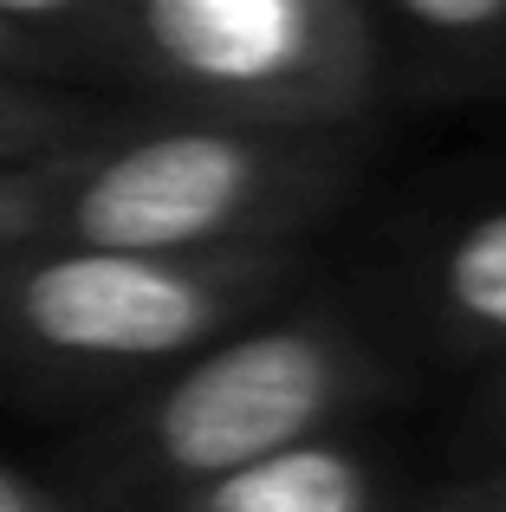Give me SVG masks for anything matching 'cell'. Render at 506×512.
Instances as JSON below:
<instances>
[{
    "mask_svg": "<svg viewBox=\"0 0 506 512\" xmlns=\"http://www.w3.org/2000/svg\"><path fill=\"white\" fill-rule=\"evenodd\" d=\"M396 396L403 370L351 312L279 299L111 396L59 454V480L104 512H143L279 448L364 428Z\"/></svg>",
    "mask_w": 506,
    "mask_h": 512,
    "instance_id": "1",
    "label": "cell"
},
{
    "mask_svg": "<svg viewBox=\"0 0 506 512\" xmlns=\"http://www.w3.org/2000/svg\"><path fill=\"white\" fill-rule=\"evenodd\" d=\"M370 150L377 117L234 124L130 104L104 137L72 150L46 240L143 253L286 247L351 201Z\"/></svg>",
    "mask_w": 506,
    "mask_h": 512,
    "instance_id": "2",
    "label": "cell"
},
{
    "mask_svg": "<svg viewBox=\"0 0 506 512\" xmlns=\"http://www.w3.org/2000/svg\"><path fill=\"white\" fill-rule=\"evenodd\" d=\"M299 279V240L234 253L39 240L0 260V389L26 402H111L292 299Z\"/></svg>",
    "mask_w": 506,
    "mask_h": 512,
    "instance_id": "3",
    "label": "cell"
},
{
    "mask_svg": "<svg viewBox=\"0 0 506 512\" xmlns=\"http://www.w3.org/2000/svg\"><path fill=\"white\" fill-rule=\"evenodd\" d=\"M104 85L176 117L364 124L383 52L364 0H111Z\"/></svg>",
    "mask_w": 506,
    "mask_h": 512,
    "instance_id": "4",
    "label": "cell"
},
{
    "mask_svg": "<svg viewBox=\"0 0 506 512\" xmlns=\"http://www.w3.org/2000/svg\"><path fill=\"white\" fill-rule=\"evenodd\" d=\"M409 493L416 487H409L396 448H383L364 422L247 461L143 512H409Z\"/></svg>",
    "mask_w": 506,
    "mask_h": 512,
    "instance_id": "5",
    "label": "cell"
},
{
    "mask_svg": "<svg viewBox=\"0 0 506 512\" xmlns=\"http://www.w3.org/2000/svg\"><path fill=\"white\" fill-rule=\"evenodd\" d=\"M383 52V98H468L506 85V0H364Z\"/></svg>",
    "mask_w": 506,
    "mask_h": 512,
    "instance_id": "6",
    "label": "cell"
},
{
    "mask_svg": "<svg viewBox=\"0 0 506 512\" xmlns=\"http://www.w3.org/2000/svg\"><path fill=\"white\" fill-rule=\"evenodd\" d=\"M422 318L468 357L506 350V201L468 214L422 260Z\"/></svg>",
    "mask_w": 506,
    "mask_h": 512,
    "instance_id": "7",
    "label": "cell"
},
{
    "mask_svg": "<svg viewBox=\"0 0 506 512\" xmlns=\"http://www.w3.org/2000/svg\"><path fill=\"white\" fill-rule=\"evenodd\" d=\"M124 117V104H104L85 85H52V78H0V163L52 156L104 137Z\"/></svg>",
    "mask_w": 506,
    "mask_h": 512,
    "instance_id": "8",
    "label": "cell"
},
{
    "mask_svg": "<svg viewBox=\"0 0 506 512\" xmlns=\"http://www.w3.org/2000/svg\"><path fill=\"white\" fill-rule=\"evenodd\" d=\"M65 169H72V150L0 163V260L52 234V201L65 188Z\"/></svg>",
    "mask_w": 506,
    "mask_h": 512,
    "instance_id": "9",
    "label": "cell"
},
{
    "mask_svg": "<svg viewBox=\"0 0 506 512\" xmlns=\"http://www.w3.org/2000/svg\"><path fill=\"white\" fill-rule=\"evenodd\" d=\"M0 20L26 26V33L65 46L85 65L91 85H104V26H111V0H0Z\"/></svg>",
    "mask_w": 506,
    "mask_h": 512,
    "instance_id": "10",
    "label": "cell"
},
{
    "mask_svg": "<svg viewBox=\"0 0 506 512\" xmlns=\"http://www.w3.org/2000/svg\"><path fill=\"white\" fill-rule=\"evenodd\" d=\"M409 512H506V454H487L481 467H468L455 480L416 487Z\"/></svg>",
    "mask_w": 506,
    "mask_h": 512,
    "instance_id": "11",
    "label": "cell"
},
{
    "mask_svg": "<svg viewBox=\"0 0 506 512\" xmlns=\"http://www.w3.org/2000/svg\"><path fill=\"white\" fill-rule=\"evenodd\" d=\"M0 78H52V85H91L85 65H78L65 46H52V39L26 33V26H13V20H0Z\"/></svg>",
    "mask_w": 506,
    "mask_h": 512,
    "instance_id": "12",
    "label": "cell"
},
{
    "mask_svg": "<svg viewBox=\"0 0 506 512\" xmlns=\"http://www.w3.org/2000/svg\"><path fill=\"white\" fill-rule=\"evenodd\" d=\"M0 512H104V506L72 493L59 474H33V467L0 461Z\"/></svg>",
    "mask_w": 506,
    "mask_h": 512,
    "instance_id": "13",
    "label": "cell"
},
{
    "mask_svg": "<svg viewBox=\"0 0 506 512\" xmlns=\"http://www.w3.org/2000/svg\"><path fill=\"white\" fill-rule=\"evenodd\" d=\"M468 441L487 454H506V350L494 357V370L481 376V389L468 402Z\"/></svg>",
    "mask_w": 506,
    "mask_h": 512,
    "instance_id": "14",
    "label": "cell"
}]
</instances>
